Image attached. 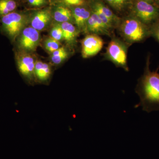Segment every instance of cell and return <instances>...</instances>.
I'll return each instance as SVG.
<instances>
[{
  "mask_svg": "<svg viewBox=\"0 0 159 159\" xmlns=\"http://www.w3.org/2000/svg\"><path fill=\"white\" fill-rule=\"evenodd\" d=\"M107 55L116 65L128 71L126 48L121 42L116 39L112 40L107 49Z\"/></svg>",
  "mask_w": 159,
  "mask_h": 159,
  "instance_id": "5b68a950",
  "label": "cell"
},
{
  "mask_svg": "<svg viewBox=\"0 0 159 159\" xmlns=\"http://www.w3.org/2000/svg\"><path fill=\"white\" fill-rule=\"evenodd\" d=\"M44 46L46 50L51 53H53L60 48L59 41L51 37L46 40Z\"/></svg>",
  "mask_w": 159,
  "mask_h": 159,
  "instance_id": "e0dca14e",
  "label": "cell"
},
{
  "mask_svg": "<svg viewBox=\"0 0 159 159\" xmlns=\"http://www.w3.org/2000/svg\"><path fill=\"white\" fill-rule=\"evenodd\" d=\"M111 5L117 10H121L126 4L127 0H106Z\"/></svg>",
  "mask_w": 159,
  "mask_h": 159,
  "instance_id": "d6986e66",
  "label": "cell"
},
{
  "mask_svg": "<svg viewBox=\"0 0 159 159\" xmlns=\"http://www.w3.org/2000/svg\"><path fill=\"white\" fill-rule=\"evenodd\" d=\"M51 38L58 41L63 39L62 29L60 25L54 26L51 30Z\"/></svg>",
  "mask_w": 159,
  "mask_h": 159,
  "instance_id": "ac0fdd59",
  "label": "cell"
},
{
  "mask_svg": "<svg viewBox=\"0 0 159 159\" xmlns=\"http://www.w3.org/2000/svg\"><path fill=\"white\" fill-rule=\"evenodd\" d=\"M94 11L100 12V13L105 16L110 20L114 25V23L118 22V18L113 13L110 9L104 6L102 3L97 2L96 3L94 6Z\"/></svg>",
  "mask_w": 159,
  "mask_h": 159,
  "instance_id": "9a60e30c",
  "label": "cell"
},
{
  "mask_svg": "<svg viewBox=\"0 0 159 159\" xmlns=\"http://www.w3.org/2000/svg\"><path fill=\"white\" fill-rule=\"evenodd\" d=\"M40 40L39 31L32 27L24 29L19 39V46L23 51L31 52L37 48Z\"/></svg>",
  "mask_w": 159,
  "mask_h": 159,
  "instance_id": "8992f818",
  "label": "cell"
},
{
  "mask_svg": "<svg viewBox=\"0 0 159 159\" xmlns=\"http://www.w3.org/2000/svg\"><path fill=\"white\" fill-rule=\"evenodd\" d=\"M158 2L159 3V0H157Z\"/></svg>",
  "mask_w": 159,
  "mask_h": 159,
  "instance_id": "484cf974",
  "label": "cell"
},
{
  "mask_svg": "<svg viewBox=\"0 0 159 159\" xmlns=\"http://www.w3.org/2000/svg\"><path fill=\"white\" fill-rule=\"evenodd\" d=\"M68 53L66 52L63 54H59V55L51 56V60L52 62L56 65L60 64L67 57Z\"/></svg>",
  "mask_w": 159,
  "mask_h": 159,
  "instance_id": "44dd1931",
  "label": "cell"
},
{
  "mask_svg": "<svg viewBox=\"0 0 159 159\" xmlns=\"http://www.w3.org/2000/svg\"><path fill=\"white\" fill-rule=\"evenodd\" d=\"M104 42L97 34L86 36L82 41V55L84 58L93 57L98 54L103 47Z\"/></svg>",
  "mask_w": 159,
  "mask_h": 159,
  "instance_id": "52a82bcc",
  "label": "cell"
},
{
  "mask_svg": "<svg viewBox=\"0 0 159 159\" xmlns=\"http://www.w3.org/2000/svg\"><path fill=\"white\" fill-rule=\"evenodd\" d=\"M151 34L159 41V18L151 25Z\"/></svg>",
  "mask_w": 159,
  "mask_h": 159,
  "instance_id": "ffe728a7",
  "label": "cell"
},
{
  "mask_svg": "<svg viewBox=\"0 0 159 159\" xmlns=\"http://www.w3.org/2000/svg\"><path fill=\"white\" fill-rule=\"evenodd\" d=\"M3 29L7 34L14 39L20 34L26 23V18L23 15L11 12L2 18Z\"/></svg>",
  "mask_w": 159,
  "mask_h": 159,
  "instance_id": "3957f363",
  "label": "cell"
},
{
  "mask_svg": "<svg viewBox=\"0 0 159 159\" xmlns=\"http://www.w3.org/2000/svg\"><path fill=\"white\" fill-rule=\"evenodd\" d=\"M136 92L140 101L135 107H142L143 111L148 113L159 111V73L157 70L151 71L148 63L140 80Z\"/></svg>",
  "mask_w": 159,
  "mask_h": 159,
  "instance_id": "6da1fadb",
  "label": "cell"
},
{
  "mask_svg": "<svg viewBox=\"0 0 159 159\" xmlns=\"http://www.w3.org/2000/svg\"><path fill=\"white\" fill-rule=\"evenodd\" d=\"M16 7V3L13 0H0V15L4 16L9 14Z\"/></svg>",
  "mask_w": 159,
  "mask_h": 159,
  "instance_id": "2e32d148",
  "label": "cell"
},
{
  "mask_svg": "<svg viewBox=\"0 0 159 159\" xmlns=\"http://www.w3.org/2000/svg\"><path fill=\"white\" fill-rule=\"evenodd\" d=\"M65 3L70 6H82L84 3V0H64Z\"/></svg>",
  "mask_w": 159,
  "mask_h": 159,
  "instance_id": "7402d4cb",
  "label": "cell"
},
{
  "mask_svg": "<svg viewBox=\"0 0 159 159\" xmlns=\"http://www.w3.org/2000/svg\"><path fill=\"white\" fill-rule=\"evenodd\" d=\"M73 17L72 11L69 9L63 6L57 7L54 11V18L56 21L60 23L69 22Z\"/></svg>",
  "mask_w": 159,
  "mask_h": 159,
  "instance_id": "4fadbf2b",
  "label": "cell"
},
{
  "mask_svg": "<svg viewBox=\"0 0 159 159\" xmlns=\"http://www.w3.org/2000/svg\"><path fill=\"white\" fill-rule=\"evenodd\" d=\"M34 74L38 81L41 82H47L51 77V67L46 63L37 61L35 63Z\"/></svg>",
  "mask_w": 159,
  "mask_h": 159,
  "instance_id": "8fae6325",
  "label": "cell"
},
{
  "mask_svg": "<svg viewBox=\"0 0 159 159\" xmlns=\"http://www.w3.org/2000/svg\"><path fill=\"white\" fill-rule=\"evenodd\" d=\"M41 5H43L44 3V0H38Z\"/></svg>",
  "mask_w": 159,
  "mask_h": 159,
  "instance_id": "cb8c5ba5",
  "label": "cell"
},
{
  "mask_svg": "<svg viewBox=\"0 0 159 159\" xmlns=\"http://www.w3.org/2000/svg\"><path fill=\"white\" fill-rule=\"evenodd\" d=\"M29 2L32 6H41L39 1L38 0H29Z\"/></svg>",
  "mask_w": 159,
  "mask_h": 159,
  "instance_id": "603a6c76",
  "label": "cell"
},
{
  "mask_svg": "<svg viewBox=\"0 0 159 159\" xmlns=\"http://www.w3.org/2000/svg\"><path fill=\"white\" fill-rule=\"evenodd\" d=\"M142 1H145V2H148L152 3L153 2V0H142Z\"/></svg>",
  "mask_w": 159,
  "mask_h": 159,
  "instance_id": "d4e9b609",
  "label": "cell"
},
{
  "mask_svg": "<svg viewBox=\"0 0 159 159\" xmlns=\"http://www.w3.org/2000/svg\"><path fill=\"white\" fill-rule=\"evenodd\" d=\"M62 29L63 39L67 42L74 41L77 35V31L74 25L70 22L61 23L60 25Z\"/></svg>",
  "mask_w": 159,
  "mask_h": 159,
  "instance_id": "5bb4252c",
  "label": "cell"
},
{
  "mask_svg": "<svg viewBox=\"0 0 159 159\" xmlns=\"http://www.w3.org/2000/svg\"><path fill=\"white\" fill-rule=\"evenodd\" d=\"M74 21L79 29L86 28L87 22L90 16V12L84 8L76 7L72 12Z\"/></svg>",
  "mask_w": 159,
  "mask_h": 159,
  "instance_id": "7c38bea8",
  "label": "cell"
},
{
  "mask_svg": "<svg viewBox=\"0 0 159 159\" xmlns=\"http://www.w3.org/2000/svg\"><path fill=\"white\" fill-rule=\"evenodd\" d=\"M135 12L137 18L147 26L151 25L159 18V10L151 3L142 0L137 2Z\"/></svg>",
  "mask_w": 159,
  "mask_h": 159,
  "instance_id": "277c9868",
  "label": "cell"
},
{
  "mask_svg": "<svg viewBox=\"0 0 159 159\" xmlns=\"http://www.w3.org/2000/svg\"><path fill=\"white\" fill-rule=\"evenodd\" d=\"M124 37L132 42L141 41L151 34L150 28L137 18H129L121 24Z\"/></svg>",
  "mask_w": 159,
  "mask_h": 159,
  "instance_id": "7a4b0ae2",
  "label": "cell"
},
{
  "mask_svg": "<svg viewBox=\"0 0 159 159\" xmlns=\"http://www.w3.org/2000/svg\"><path fill=\"white\" fill-rule=\"evenodd\" d=\"M86 29L94 34H108L109 33L110 29L94 11L88 20Z\"/></svg>",
  "mask_w": 159,
  "mask_h": 159,
  "instance_id": "9c48e42d",
  "label": "cell"
},
{
  "mask_svg": "<svg viewBox=\"0 0 159 159\" xmlns=\"http://www.w3.org/2000/svg\"><path fill=\"white\" fill-rule=\"evenodd\" d=\"M35 63L33 57L29 55L23 56L18 61V69L20 73L28 80H32L34 76Z\"/></svg>",
  "mask_w": 159,
  "mask_h": 159,
  "instance_id": "ba28073f",
  "label": "cell"
},
{
  "mask_svg": "<svg viewBox=\"0 0 159 159\" xmlns=\"http://www.w3.org/2000/svg\"><path fill=\"white\" fill-rule=\"evenodd\" d=\"M51 19V15L48 10H43L35 13L31 21L32 28L37 31H41L45 29Z\"/></svg>",
  "mask_w": 159,
  "mask_h": 159,
  "instance_id": "30bf717a",
  "label": "cell"
}]
</instances>
